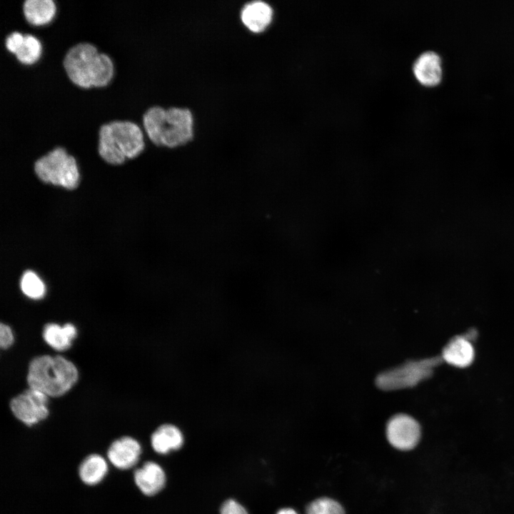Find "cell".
<instances>
[{
  "label": "cell",
  "instance_id": "1",
  "mask_svg": "<svg viewBox=\"0 0 514 514\" xmlns=\"http://www.w3.org/2000/svg\"><path fill=\"white\" fill-rule=\"evenodd\" d=\"M141 127L146 138L158 148H177L194 137V119L187 108L151 106L143 115Z\"/></svg>",
  "mask_w": 514,
  "mask_h": 514
},
{
  "label": "cell",
  "instance_id": "2",
  "mask_svg": "<svg viewBox=\"0 0 514 514\" xmlns=\"http://www.w3.org/2000/svg\"><path fill=\"white\" fill-rule=\"evenodd\" d=\"M63 66L69 80L82 89L104 87L114 74L111 57L88 42L72 46L64 55Z\"/></svg>",
  "mask_w": 514,
  "mask_h": 514
},
{
  "label": "cell",
  "instance_id": "3",
  "mask_svg": "<svg viewBox=\"0 0 514 514\" xmlns=\"http://www.w3.org/2000/svg\"><path fill=\"white\" fill-rule=\"evenodd\" d=\"M146 148L144 132L130 121L115 120L102 124L98 133L99 157L112 166L123 164L140 156Z\"/></svg>",
  "mask_w": 514,
  "mask_h": 514
},
{
  "label": "cell",
  "instance_id": "4",
  "mask_svg": "<svg viewBox=\"0 0 514 514\" xmlns=\"http://www.w3.org/2000/svg\"><path fill=\"white\" fill-rule=\"evenodd\" d=\"M78 378L72 362L61 356L44 355L31 360L26 378L29 388L48 397H59L73 387Z\"/></svg>",
  "mask_w": 514,
  "mask_h": 514
},
{
  "label": "cell",
  "instance_id": "5",
  "mask_svg": "<svg viewBox=\"0 0 514 514\" xmlns=\"http://www.w3.org/2000/svg\"><path fill=\"white\" fill-rule=\"evenodd\" d=\"M34 169L36 176L46 183L74 189L79 182L77 160L61 146L39 157L34 161Z\"/></svg>",
  "mask_w": 514,
  "mask_h": 514
},
{
  "label": "cell",
  "instance_id": "6",
  "mask_svg": "<svg viewBox=\"0 0 514 514\" xmlns=\"http://www.w3.org/2000/svg\"><path fill=\"white\" fill-rule=\"evenodd\" d=\"M440 358H434L410 361L397 368L383 372L377 378V385L383 390H395L412 387L429 377Z\"/></svg>",
  "mask_w": 514,
  "mask_h": 514
},
{
  "label": "cell",
  "instance_id": "7",
  "mask_svg": "<svg viewBox=\"0 0 514 514\" xmlns=\"http://www.w3.org/2000/svg\"><path fill=\"white\" fill-rule=\"evenodd\" d=\"M48 396L29 388L11 399V410L14 416L26 425L45 419L49 413Z\"/></svg>",
  "mask_w": 514,
  "mask_h": 514
},
{
  "label": "cell",
  "instance_id": "8",
  "mask_svg": "<svg viewBox=\"0 0 514 514\" xmlns=\"http://www.w3.org/2000/svg\"><path fill=\"white\" fill-rule=\"evenodd\" d=\"M420 427L411 416L398 414L393 416L386 425V436L390 444L400 450H409L418 444Z\"/></svg>",
  "mask_w": 514,
  "mask_h": 514
},
{
  "label": "cell",
  "instance_id": "9",
  "mask_svg": "<svg viewBox=\"0 0 514 514\" xmlns=\"http://www.w3.org/2000/svg\"><path fill=\"white\" fill-rule=\"evenodd\" d=\"M412 71L420 84L425 86H436L443 76L441 58L435 51H425L415 59Z\"/></svg>",
  "mask_w": 514,
  "mask_h": 514
},
{
  "label": "cell",
  "instance_id": "10",
  "mask_svg": "<svg viewBox=\"0 0 514 514\" xmlns=\"http://www.w3.org/2000/svg\"><path fill=\"white\" fill-rule=\"evenodd\" d=\"M141 453L139 443L129 436L114 440L109 446L107 457L116 468L126 470L134 466Z\"/></svg>",
  "mask_w": 514,
  "mask_h": 514
},
{
  "label": "cell",
  "instance_id": "11",
  "mask_svg": "<svg viewBox=\"0 0 514 514\" xmlns=\"http://www.w3.org/2000/svg\"><path fill=\"white\" fill-rule=\"evenodd\" d=\"M240 18L242 24L251 32L262 33L273 21V9L265 1H250L241 9Z\"/></svg>",
  "mask_w": 514,
  "mask_h": 514
},
{
  "label": "cell",
  "instance_id": "12",
  "mask_svg": "<svg viewBox=\"0 0 514 514\" xmlns=\"http://www.w3.org/2000/svg\"><path fill=\"white\" fill-rule=\"evenodd\" d=\"M133 479L142 493L152 496L159 493L166 484V473L163 468L153 461H147L135 470Z\"/></svg>",
  "mask_w": 514,
  "mask_h": 514
},
{
  "label": "cell",
  "instance_id": "13",
  "mask_svg": "<svg viewBox=\"0 0 514 514\" xmlns=\"http://www.w3.org/2000/svg\"><path fill=\"white\" fill-rule=\"evenodd\" d=\"M57 11L54 0H24L22 14L26 21L35 27L50 24Z\"/></svg>",
  "mask_w": 514,
  "mask_h": 514
},
{
  "label": "cell",
  "instance_id": "14",
  "mask_svg": "<svg viewBox=\"0 0 514 514\" xmlns=\"http://www.w3.org/2000/svg\"><path fill=\"white\" fill-rule=\"evenodd\" d=\"M183 441V435L180 429L171 424L161 425L151 436L153 449L162 455L180 449Z\"/></svg>",
  "mask_w": 514,
  "mask_h": 514
},
{
  "label": "cell",
  "instance_id": "15",
  "mask_svg": "<svg viewBox=\"0 0 514 514\" xmlns=\"http://www.w3.org/2000/svg\"><path fill=\"white\" fill-rule=\"evenodd\" d=\"M443 360L448 364L465 368L471 364L474 358V349L465 337L458 336L452 339L444 348Z\"/></svg>",
  "mask_w": 514,
  "mask_h": 514
},
{
  "label": "cell",
  "instance_id": "16",
  "mask_svg": "<svg viewBox=\"0 0 514 514\" xmlns=\"http://www.w3.org/2000/svg\"><path fill=\"white\" fill-rule=\"evenodd\" d=\"M77 334L76 327L71 323L60 326L56 323H47L43 330L46 343L56 351H62L70 348Z\"/></svg>",
  "mask_w": 514,
  "mask_h": 514
},
{
  "label": "cell",
  "instance_id": "17",
  "mask_svg": "<svg viewBox=\"0 0 514 514\" xmlns=\"http://www.w3.org/2000/svg\"><path fill=\"white\" fill-rule=\"evenodd\" d=\"M107 471L106 460L100 455L91 454L86 457L80 464L79 475L85 484L94 485L104 479Z\"/></svg>",
  "mask_w": 514,
  "mask_h": 514
},
{
  "label": "cell",
  "instance_id": "18",
  "mask_svg": "<svg viewBox=\"0 0 514 514\" xmlns=\"http://www.w3.org/2000/svg\"><path fill=\"white\" fill-rule=\"evenodd\" d=\"M42 50V44L36 36L24 34L23 42L14 56L21 64L31 66L40 59Z\"/></svg>",
  "mask_w": 514,
  "mask_h": 514
},
{
  "label": "cell",
  "instance_id": "19",
  "mask_svg": "<svg viewBox=\"0 0 514 514\" xmlns=\"http://www.w3.org/2000/svg\"><path fill=\"white\" fill-rule=\"evenodd\" d=\"M20 287L23 293L32 299H40L45 294V286L39 276L31 271L22 275Z\"/></svg>",
  "mask_w": 514,
  "mask_h": 514
},
{
  "label": "cell",
  "instance_id": "20",
  "mask_svg": "<svg viewBox=\"0 0 514 514\" xmlns=\"http://www.w3.org/2000/svg\"><path fill=\"white\" fill-rule=\"evenodd\" d=\"M306 514H346L343 506L330 498H320L310 503Z\"/></svg>",
  "mask_w": 514,
  "mask_h": 514
},
{
  "label": "cell",
  "instance_id": "21",
  "mask_svg": "<svg viewBox=\"0 0 514 514\" xmlns=\"http://www.w3.org/2000/svg\"><path fill=\"white\" fill-rule=\"evenodd\" d=\"M24 40V34L18 31L9 33L4 39L6 50L11 54L14 55L21 46Z\"/></svg>",
  "mask_w": 514,
  "mask_h": 514
},
{
  "label": "cell",
  "instance_id": "22",
  "mask_svg": "<svg viewBox=\"0 0 514 514\" xmlns=\"http://www.w3.org/2000/svg\"><path fill=\"white\" fill-rule=\"evenodd\" d=\"M220 514H248L246 509L234 499L224 501L220 508Z\"/></svg>",
  "mask_w": 514,
  "mask_h": 514
},
{
  "label": "cell",
  "instance_id": "23",
  "mask_svg": "<svg viewBox=\"0 0 514 514\" xmlns=\"http://www.w3.org/2000/svg\"><path fill=\"white\" fill-rule=\"evenodd\" d=\"M14 343V335L9 326L0 325V346L3 349H7Z\"/></svg>",
  "mask_w": 514,
  "mask_h": 514
},
{
  "label": "cell",
  "instance_id": "24",
  "mask_svg": "<svg viewBox=\"0 0 514 514\" xmlns=\"http://www.w3.org/2000/svg\"><path fill=\"white\" fill-rule=\"evenodd\" d=\"M276 514H298L294 509L291 508H283L278 510Z\"/></svg>",
  "mask_w": 514,
  "mask_h": 514
}]
</instances>
